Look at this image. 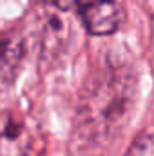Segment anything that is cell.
<instances>
[{
  "instance_id": "obj_1",
  "label": "cell",
  "mask_w": 154,
  "mask_h": 156,
  "mask_svg": "<svg viewBox=\"0 0 154 156\" xmlns=\"http://www.w3.org/2000/svg\"><path fill=\"white\" fill-rule=\"evenodd\" d=\"M134 82L131 76L109 73L87 91L85 102L80 107V127L93 138H107L120 131L132 107ZM87 136V138H89Z\"/></svg>"
},
{
  "instance_id": "obj_2",
  "label": "cell",
  "mask_w": 154,
  "mask_h": 156,
  "mask_svg": "<svg viewBox=\"0 0 154 156\" xmlns=\"http://www.w3.org/2000/svg\"><path fill=\"white\" fill-rule=\"evenodd\" d=\"M76 5L91 35H111L121 24V7L114 0H76Z\"/></svg>"
},
{
  "instance_id": "obj_3",
  "label": "cell",
  "mask_w": 154,
  "mask_h": 156,
  "mask_svg": "<svg viewBox=\"0 0 154 156\" xmlns=\"http://www.w3.org/2000/svg\"><path fill=\"white\" fill-rule=\"evenodd\" d=\"M24 45L16 37H0V91L7 89L18 73Z\"/></svg>"
},
{
  "instance_id": "obj_4",
  "label": "cell",
  "mask_w": 154,
  "mask_h": 156,
  "mask_svg": "<svg viewBox=\"0 0 154 156\" xmlns=\"http://www.w3.org/2000/svg\"><path fill=\"white\" fill-rule=\"evenodd\" d=\"M125 156H154V136L152 134H140Z\"/></svg>"
},
{
  "instance_id": "obj_5",
  "label": "cell",
  "mask_w": 154,
  "mask_h": 156,
  "mask_svg": "<svg viewBox=\"0 0 154 156\" xmlns=\"http://www.w3.org/2000/svg\"><path fill=\"white\" fill-rule=\"evenodd\" d=\"M0 156H26L15 136H0Z\"/></svg>"
},
{
  "instance_id": "obj_6",
  "label": "cell",
  "mask_w": 154,
  "mask_h": 156,
  "mask_svg": "<svg viewBox=\"0 0 154 156\" xmlns=\"http://www.w3.org/2000/svg\"><path fill=\"white\" fill-rule=\"evenodd\" d=\"M53 4L60 11H69L73 5H76V0H53Z\"/></svg>"
}]
</instances>
